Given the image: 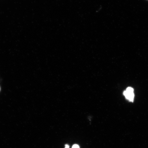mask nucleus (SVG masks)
Instances as JSON below:
<instances>
[{
  "label": "nucleus",
  "instance_id": "1",
  "mask_svg": "<svg viewBox=\"0 0 148 148\" xmlns=\"http://www.w3.org/2000/svg\"><path fill=\"white\" fill-rule=\"evenodd\" d=\"M124 95L127 99L130 101H133L134 100V90L132 88L128 87L123 92Z\"/></svg>",
  "mask_w": 148,
  "mask_h": 148
},
{
  "label": "nucleus",
  "instance_id": "2",
  "mask_svg": "<svg viewBox=\"0 0 148 148\" xmlns=\"http://www.w3.org/2000/svg\"><path fill=\"white\" fill-rule=\"evenodd\" d=\"M72 148H79V147L78 145H77V144H75V145L73 146Z\"/></svg>",
  "mask_w": 148,
  "mask_h": 148
},
{
  "label": "nucleus",
  "instance_id": "3",
  "mask_svg": "<svg viewBox=\"0 0 148 148\" xmlns=\"http://www.w3.org/2000/svg\"><path fill=\"white\" fill-rule=\"evenodd\" d=\"M65 148H69V146L68 145H65Z\"/></svg>",
  "mask_w": 148,
  "mask_h": 148
},
{
  "label": "nucleus",
  "instance_id": "4",
  "mask_svg": "<svg viewBox=\"0 0 148 148\" xmlns=\"http://www.w3.org/2000/svg\"><path fill=\"white\" fill-rule=\"evenodd\" d=\"M1 87H0V91H1Z\"/></svg>",
  "mask_w": 148,
  "mask_h": 148
}]
</instances>
